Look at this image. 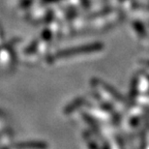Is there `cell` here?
Returning a JSON list of instances; mask_svg holds the SVG:
<instances>
[{"instance_id":"4","label":"cell","mask_w":149,"mask_h":149,"mask_svg":"<svg viewBox=\"0 0 149 149\" xmlns=\"http://www.w3.org/2000/svg\"><path fill=\"white\" fill-rule=\"evenodd\" d=\"M135 81H133V85L131 87V92H130V98L131 99H135L136 95V86H138V79H135Z\"/></svg>"},{"instance_id":"5","label":"cell","mask_w":149,"mask_h":149,"mask_svg":"<svg viewBox=\"0 0 149 149\" xmlns=\"http://www.w3.org/2000/svg\"><path fill=\"white\" fill-rule=\"evenodd\" d=\"M146 64H147V66H149V60H148V61L146 62Z\"/></svg>"},{"instance_id":"2","label":"cell","mask_w":149,"mask_h":149,"mask_svg":"<svg viewBox=\"0 0 149 149\" xmlns=\"http://www.w3.org/2000/svg\"><path fill=\"white\" fill-rule=\"evenodd\" d=\"M85 100L83 99V98H77L73 102V104L71 103V105H69L67 107L66 109H65V112L66 113H69V112H72L74 109H77V108H79V107H81L83 104H84Z\"/></svg>"},{"instance_id":"3","label":"cell","mask_w":149,"mask_h":149,"mask_svg":"<svg viewBox=\"0 0 149 149\" xmlns=\"http://www.w3.org/2000/svg\"><path fill=\"white\" fill-rule=\"evenodd\" d=\"M102 85L104 86V88H105L106 90L109 92V93H111L112 96L114 97V98H116L117 100H122V97H121V95L119 94V92L116 91L115 89H113L111 86H109V84H107V83H104V82H102Z\"/></svg>"},{"instance_id":"1","label":"cell","mask_w":149,"mask_h":149,"mask_svg":"<svg viewBox=\"0 0 149 149\" xmlns=\"http://www.w3.org/2000/svg\"><path fill=\"white\" fill-rule=\"evenodd\" d=\"M104 46L101 43H94L90 45H83V46L72 47V49H66L64 52H60L57 53L58 58H64L69 57L71 55H77L80 53H89V52H95L102 50Z\"/></svg>"}]
</instances>
